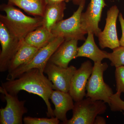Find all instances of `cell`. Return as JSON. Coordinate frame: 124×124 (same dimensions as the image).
<instances>
[{
	"label": "cell",
	"instance_id": "obj_1",
	"mask_svg": "<svg viewBox=\"0 0 124 124\" xmlns=\"http://www.w3.org/2000/svg\"><path fill=\"white\" fill-rule=\"evenodd\" d=\"M44 73L39 69H31L15 79L2 82L1 86L13 95H17L20 91L23 90L39 96L46 104L47 116L51 117L54 116L49 100L54 86Z\"/></svg>",
	"mask_w": 124,
	"mask_h": 124
},
{
	"label": "cell",
	"instance_id": "obj_2",
	"mask_svg": "<svg viewBox=\"0 0 124 124\" xmlns=\"http://www.w3.org/2000/svg\"><path fill=\"white\" fill-rule=\"evenodd\" d=\"M0 9L5 12L6 15H0V22L19 40L24 39L28 33L43 24L42 17L32 18L27 16L13 5H3Z\"/></svg>",
	"mask_w": 124,
	"mask_h": 124
},
{
	"label": "cell",
	"instance_id": "obj_3",
	"mask_svg": "<svg viewBox=\"0 0 124 124\" xmlns=\"http://www.w3.org/2000/svg\"><path fill=\"white\" fill-rule=\"evenodd\" d=\"M108 67L107 63H94L93 72L86 85L85 97L94 100H101L109 105L113 92L111 88L104 82L103 76Z\"/></svg>",
	"mask_w": 124,
	"mask_h": 124
},
{
	"label": "cell",
	"instance_id": "obj_4",
	"mask_svg": "<svg viewBox=\"0 0 124 124\" xmlns=\"http://www.w3.org/2000/svg\"><path fill=\"white\" fill-rule=\"evenodd\" d=\"M106 103L101 100H94L89 97L75 102L72 117L65 124H93L98 115L106 112L107 108Z\"/></svg>",
	"mask_w": 124,
	"mask_h": 124
},
{
	"label": "cell",
	"instance_id": "obj_5",
	"mask_svg": "<svg viewBox=\"0 0 124 124\" xmlns=\"http://www.w3.org/2000/svg\"><path fill=\"white\" fill-rule=\"evenodd\" d=\"M85 4V0H82L77 10L70 17L63 19L53 28L51 32L55 37H62L65 40H86L81 23V16Z\"/></svg>",
	"mask_w": 124,
	"mask_h": 124
},
{
	"label": "cell",
	"instance_id": "obj_6",
	"mask_svg": "<svg viewBox=\"0 0 124 124\" xmlns=\"http://www.w3.org/2000/svg\"><path fill=\"white\" fill-rule=\"evenodd\" d=\"M64 40L62 37H55L48 44L39 49L29 63L9 73L6 80L15 79L23 73L32 69H39L44 73L45 67L51 56Z\"/></svg>",
	"mask_w": 124,
	"mask_h": 124
},
{
	"label": "cell",
	"instance_id": "obj_7",
	"mask_svg": "<svg viewBox=\"0 0 124 124\" xmlns=\"http://www.w3.org/2000/svg\"><path fill=\"white\" fill-rule=\"evenodd\" d=\"M0 92L6 102L5 107L0 109V124H23V116L28 111L24 107L26 101H20L17 95L9 93L2 86Z\"/></svg>",
	"mask_w": 124,
	"mask_h": 124
},
{
	"label": "cell",
	"instance_id": "obj_8",
	"mask_svg": "<svg viewBox=\"0 0 124 124\" xmlns=\"http://www.w3.org/2000/svg\"><path fill=\"white\" fill-rule=\"evenodd\" d=\"M119 13V10L116 5L111 7L107 12L104 30L99 34L97 37L99 46L101 49L109 48L113 50L120 46L116 27Z\"/></svg>",
	"mask_w": 124,
	"mask_h": 124
},
{
	"label": "cell",
	"instance_id": "obj_9",
	"mask_svg": "<svg viewBox=\"0 0 124 124\" xmlns=\"http://www.w3.org/2000/svg\"><path fill=\"white\" fill-rule=\"evenodd\" d=\"M77 69L73 66L65 68L48 62L44 73L53 84L54 90L69 93L72 79Z\"/></svg>",
	"mask_w": 124,
	"mask_h": 124
},
{
	"label": "cell",
	"instance_id": "obj_10",
	"mask_svg": "<svg viewBox=\"0 0 124 124\" xmlns=\"http://www.w3.org/2000/svg\"><path fill=\"white\" fill-rule=\"evenodd\" d=\"M104 0H91L86 11L81 14V23L85 34L92 32L98 37L101 30L99 27L103 9L106 6Z\"/></svg>",
	"mask_w": 124,
	"mask_h": 124
},
{
	"label": "cell",
	"instance_id": "obj_11",
	"mask_svg": "<svg viewBox=\"0 0 124 124\" xmlns=\"http://www.w3.org/2000/svg\"><path fill=\"white\" fill-rule=\"evenodd\" d=\"M22 40L15 36L5 25L0 22V42L1 47L0 54L1 72L8 70L9 62L17 50Z\"/></svg>",
	"mask_w": 124,
	"mask_h": 124
},
{
	"label": "cell",
	"instance_id": "obj_12",
	"mask_svg": "<svg viewBox=\"0 0 124 124\" xmlns=\"http://www.w3.org/2000/svg\"><path fill=\"white\" fill-rule=\"evenodd\" d=\"M93 68L91 62L87 60L82 63L75 72L69 92L75 101L82 100L85 97L86 85Z\"/></svg>",
	"mask_w": 124,
	"mask_h": 124
},
{
	"label": "cell",
	"instance_id": "obj_13",
	"mask_svg": "<svg viewBox=\"0 0 124 124\" xmlns=\"http://www.w3.org/2000/svg\"><path fill=\"white\" fill-rule=\"evenodd\" d=\"M78 41L65 40L51 56L48 62L62 67L67 68L70 62L77 58Z\"/></svg>",
	"mask_w": 124,
	"mask_h": 124
},
{
	"label": "cell",
	"instance_id": "obj_14",
	"mask_svg": "<svg viewBox=\"0 0 124 124\" xmlns=\"http://www.w3.org/2000/svg\"><path fill=\"white\" fill-rule=\"evenodd\" d=\"M50 99L55 106L54 110V116L65 124L68 121L67 113L72 110L74 103L72 97L69 93L53 90L50 95Z\"/></svg>",
	"mask_w": 124,
	"mask_h": 124
},
{
	"label": "cell",
	"instance_id": "obj_15",
	"mask_svg": "<svg viewBox=\"0 0 124 124\" xmlns=\"http://www.w3.org/2000/svg\"><path fill=\"white\" fill-rule=\"evenodd\" d=\"M39 49L27 44L24 40H22L17 50L9 62L7 70L9 73L29 63Z\"/></svg>",
	"mask_w": 124,
	"mask_h": 124
},
{
	"label": "cell",
	"instance_id": "obj_16",
	"mask_svg": "<svg viewBox=\"0 0 124 124\" xmlns=\"http://www.w3.org/2000/svg\"><path fill=\"white\" fill-rule=\"evenodd\" d=\"M87 34L88 36L84 43L78 47L77 58H88L94 63L101 62L104 59H108L107 52L100 50L95 44L94 38V34L90 32Z\"/></svg>",
	"mask_w": 124,
	"mask_h": 124
},
{
	"label": "cell",
	"instance_id": "obj_17",
	"mask_svg": "<svg viewBox=\"0 0 124 124\" xmlns=\"http://www.w3.org/2000/svg\"><path fill=\"white\" fill-rule=\"evenodd\" d=\"M66 9L65 2L46 5L42 17V26L51 31L53 28L63 20Z\"/></svg>",
	"mask_w": 124,
	"mask_h": 124
},
{
	"label": "cell",
	"instance_id": "obj_18",
	"mask_svg": "<svg viewBox=\"0 0 124 124\" xmlns=\"http://www.w3.org/2000/svg\"><path fill=\"white\" fill-rule=\"evenodd\" d=\"M55 38L51 31L42 26L28 33L23 40L28 44L40 49L48 44Z\"/></svg>",
	"mask_w": 124,
	"mask_h": 124
},
{
	"label": "cell",
	"instance_id": "obj_19",
	"mask_svg": "<svg viewBox=\"0 0 124 124\" xmlns=\"http://www.w3.org/2000/svg\"><path fill=\"white\" fill-rule=\"evenodd\" d=\"M8 4L18 6L31 15L42 17L46 5L45 0H10Z\"/></svg>",
	"mask_w": 124,
	"mask_h": 124
},
{
	"label": "cell",
	"instance_id": "obj_20",
	"mask_svg": "<svg viewBox=\"0 0 124 124\" xmlns=\"http://www.w3.org/2000/svg\"><path fill=\"white\" fill-rule=\"evenodd\" d=\"M111 53H108V59L111 61V66L116 68L124 66V46H120L113 49Z\"/></svg>",
	"mask_w": 124,
	"mask_h": 124
},
{
	"label": "cell",
	"instance_id": "obj_21",
	"mask_svg": "<svg viewBox=\"0 0 124 124\" xmlns=\"http://www.w3.org/2000/svg\"><path fill=\"white\" fill-rule=\"evenodd\" d=\"M23 121L25 124H58L60 122V120L55 116L50 118L25 116Z\"/></svg>",
	"mask_w": 124,
	"mask_h": 124
},
{
	"label": "cell",
	"instance_id": "obj_22",
	"mask_svg": "<svg viewBox=\"0 0 124 124\" xmlns=\"http://www.w3.org/2000/svg\"><path fill=\"white\" fill-rule=\"evenodd\" d=\"M121 93L116 92L113 93L110 98V106L111 111L113 112L124 111V101L121 98Z\"/></svg>",
	"mask_w": 124,
	"mask_h": 124
},
{
	"label": "cell",
	"instance_id": "obj_23",
	"mask_svg": "<svg viewBox=\"0 0 124 124\" xmlns=\"http://www.w3.org/2000/svg\"><path fill=\"white\" fill-rule=\"evenodd\" d=\"M115 77L116 83V91L124 93V66L116 68Z\"/></svg>",
	"mask_w": 124,
	"mask_h": 124
},
{
	"label": "cell",
	"instance_id": "obj_24",
	"mask_svg": "<svg viewBox=\"0 0 124 124\" xmlns=\"http://www.w3.org/2000/svg\"><path fill=\"white\" fill-rule=\"evenodd\" d=\"M118 17L122 32V36L120 40V46H124V17L122 15V13H120Z\"/></svg>",
	"mask_w": 124,
	"mask_h": 124
},
{
	"label": "cell",
	"instance_id": "obj_25",
	"mask_svg": "<svg viewBox=\"0 0 124 124\" xmlns=\"http://www.w3.org/2000/svg\"><path fill=\"white\" fill-rule=\"evenodd\" d=\"M106 121L104 117L98 116L94 121L93 124H106Z\"/></svg>",
	"mask_w": 124,
	"mask_h": 124
},
{
	"label": "cell",
	"instance_id": "obj_26",
	"mask_svg": "<svg viewBox=\"0 0 124 124\" xmlns=\"http://www.w3.org/2000/svg\"><path fill=\"white\" fill-rule=\"evenodd\" d=\"M72 0H45L46 5L59 3L62 2H68Z\"/></svg>",
	"mask_w": 124,
	"mask_h": 124
},
{
	"label": "cell",
	"instance_id": "obj_27",
	"mask_svg": "<svg viewBox=\"0 0 124 124\" xmlns=\"http://www.w3.org/2000/svg\"><path fill=\"white\" fill-rule=\"evenodd\" d=\"M82 0H72L73 4L77 5H79Z\"/></svg>",
	"mask_w": 124,
	"mask_h": 124
},
{
	"label": "cell",
	"instance_id": "obj_28",
	"mask_svg": "<svg viewBox=\"0 0 124 124\" xmlns=\"http://www.w3.org/2000/svg\"></svg>",
	"mask_w": 124,
	"mask_h": 124
},
{
	"label": "cell",
	"instance_id": "obj_29",
	"mask_svg": "<svg viewBox=\"0 0 124 124\" xmlns=\"http://www.w3.org/2000/svg\"></svg>",
	"mask_w": 124,
	"mask_h": 124
}]
</instances>
